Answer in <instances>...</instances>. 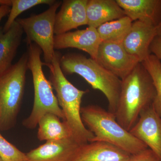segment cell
I'll list each match as a JSON object with an SVG mask.
<instances>
[{"label":"cell","mask_w":161,"mask_h":161,"mask_svg":"<svg viewBox=\"0 0 161 161\" xmlns=\"http://www.w3.org/2000/svg\"><path fill=\"white\" fill-rule=\"evenodd\" d=\"M10 8L9 17L4 27L3 31H8L17 18L23 12L28 10L35 6L42 4H46L52 6L56 2L54 0H10Z\"/></svg>","instance_id":"21"},{"label":"cell","mask_w":161,"mask_h":161,"mask_svg":"<svg viewBox=\"0 0 161 161\" xmlns=\"http://www.w3.org/2000/svg\"><path fill=\"white\" fill-rule=\"evenodd\" d=\"M10 7L7 6H0V22L4 17L9 14Z\"/></svg>","instance_id":"25"},{"label":"cell","mask_w":161,"mask_h":161,"mask_svg":"<svg viewBox=\"0 0 161 161\" xmlns=\"http://www.w3.org/2000/svg\"><path fill=\"white\" fill-rule=\"evenodd\" d=\"M130 132L161 160V117L151 106L141 113Z\"/></svg>","instance_id":"9"},{"label":"cell","mask_w":161,"mask_h":161,"mask_svg":"<svg viewBox=\"0 0 161 161\" xmlns=\"http://www.w3.org/2000/svg\"><path fill=\"white\" fill-rule=\"evenodd\" d=\"M37 137L40 141H55L72 137L68 127L54 114L43 115L38 123Z\"/></svg>","instance_id":"18"},{"label":"cell","mask_w":161,"mask_h":161,"mask_svg":"<svg viewBox=\"0 0 161 161\" xmlns=\"http://www.w3.org/2000/svg\"><path fill=\"white\" fill-rule=\"evenodd\" d=\"M128 161H161V159L149 148L130 155Z\"/></svg>","instance_id":"23"},{"label":"cell","mask_w":161,"mask_h":161,"mask_svg":"<svg viewBox=\"0 0 161 161\" xmlns=\"http://www.w3.org/2000/svg\"><path fill=\"white\" fill-rule=\"evenodd\" d=\"M79 145L72 137L47 141L26 155L28 161H67Z\"/></svg>","instance_id":"15"},{"label":"cell","mask_w":161,"mask_h":161,"mask_svg":"<svg viewBox=\"0 0 161 161\" xmlns=\"http://www.w3.org/2000/svg\"><path fill=\"white\" fill-rule=\"evenodd\" d=\"M0 114H1V113H0Z\"/></svg>","instance_id":"28"},{"label":"cell","mask_w":161,"mask_h":161,"mask_svg":"<svg viewBox=\"0 0 161 161\" xmlns=\"http://www.w3.org/2000/svg\"><path fill=\"white\" fill-rule=\"evenodd\" d=\"M28 56L24 53L19 60L0 75V130L11 129L16 121L23 100Z\"/></svg>","instance_id":"6"},{"label":"cell","mask_w":161,"mask_h":161,"mask_svg":"<svg viewBox=\"0 0 161 161\" xmlns=\"http://www.w3.org/2000/svg\"><path fill=\"white\" fill-rule=\"evenodd\" d=\"M157 36L161 39V19L156 26Z\"/></svg>","instance_id":"26"},{"label":"cell","mask_w":161,"mask_h":161,"mask_svg":"<svg viewBox=\"0 0 161 161\" xmlns=\"http://www.w3.org/2000/svg\"><path fill=\"white\" fill-rule=\"evenodd\" d=\"M132 22L139 21L156 26L161 19V0H116Z\"/></svg>","instance_id":"14"},{"label":"cell","mask_w":161,"mask_h":161,"mask_svg":"<svg viewBox=\"0 0 161 161\" xmlns=\"http://www.w3.org/2000/svg\"><path fill=\"white\" fill-rule=\"evenodd\" d=\"M60 66L64 75H79L93 89L102 92L108 103V111L115 114L121 86L120 79L95 60L80 54L61 56Z\"/></svg>","instance_id":"4"},{"label":"cell","mask_w":161,"mask_h":161,"mask_svg":"<svg viewBox=\"0 0 161 161\" xmlns=\"http://www.w3.org/2000/svg\"><path fill=\"white\" fill-rule=\"evenodd\" d=\"M28 69L32 75L34 100L30 115L23 121L24 126L34 129L37 126L40 119L47 114L57 115L64 120V116L57 97L53 92V86L43 73L41 60L42 52L34 43L27 44Z\"/></svg>","instance_id":"5"},{"label":"cell","mask_w":161,"mask_h":161,"mask_svg":"<svg viewBox=\"0 0 161 161\" xmlns=\"http://www.w3.org/2000/svg\"><path fill=\"white\" fill-rule=\"evenodd\" d=\"M142 63L151 76L155 87L156 95L153 108L161 117V61L155 55L150 54Z\"/></svg>","instance_id":"20"},{"label":"cell","mask_w":161,"mask_h":161,"mask_svg":"<svg viewBox=\"0 0 161 161\" xmlns=\"http://www.w3.org/2000/svg\"><path fill=\"white\" fill-rule=\"evenodd\" d=\"M156 95L151 76L142 63L126 78L121 86L115 113L118 123L130 131L141 113L152 105Z\"/></svg>","instance_id":"1"},{"label":"cell","mask_w":161,"mask_h":161,"mask_svg":"<svg viewBox=\"0 0 161 161\" xmlns=\"http://www.w3.org/2000/svg\"><path fill=\"white\" fill-rule=\"evenodd\" d=\"M23 32L16 20L6 32L0 27V75L12 65V62L21 43Z\"/></svg>","instance_id":"17"},{"label":"cell","mask_w":161,"mask_h":161,"mask_svg":"<svg viewBox=\"0 0 161 161\" xmlns=\"http://www.w3.org/2000/svg\"><path fill=\"white\" fill-rule=\"evenodd\" d=\"M0 157L3 161H28L26 153L6 140L0 133Z\"/></svg>","instance_id":"22"},{"label":"cell","mask_w":161,"mask_h":161,"mask_svg":"<svg viewBox=\"0 0 161 161\" xmlns=\"http://www.w3.org/2000/svg\"><path fill=\"white\" fill-rule=\"evenodd\" d=\"M0 161H3V159L1 158V157H0Z\"/></svg>","instance_id":"27"},{"label":"cell","mask_w":161,"mask_h":161,"mask_svg":"<svg viewBox=\"0 0 161 161\" xmlns=\"http://www.w3.org/2000/svg\"><path fill=\"white\" fill-rule=\"evenodd\" d=\"M61 4V1H56L47 10L40 14L16 20L26 33L27 45L34 43L42 50L44 64L51 63L53 58L55 18L57 9Z\"/></svg>","instance_id":"7"},{"label":"cell","mask_w":161,"mask_h":161,"mask_svg":"<svg viewBox=\"0 0 161 161\" xmlns=\"http://www.w3.org/2000/svg\"><path fill=\"white\" fill-rule=\"evenodd\" d=\"M150 52L161 61V39L158 37L157 36L151 43Z\"/></svg>","instance_id":"24"},{"label":"cell","mask_w":161,"mask_h":161,"mask_svg":"<svg viewBox=\"0 0 161 161\" xmlns=\"http://www.w3.org/2000/svg\"><path fill=\"white\" fill-rule=\"evenodd\" d=\"M101 42L97 29L88 26L85 29L55 35L54 48H76L86 52L92 59L95 60Z\"/></svg>","instance_id":"11"},{"label":"cell","mask_w":161,"mask_h":161,"mask_svg":"<svg viewBox=\"0 0 161 161\" xmlns=\"http://www.w3.org/2000/svg\"><path fill=\"white\" fill-rule=\"evenodd\" d=\"M132 23V20L125 16L104 23L97 28V31L102 42L122 43L131 29Z\"/></svg>","instance_id":"19"},{"label":"cell","mask_w":161,"mask_h":161,"mask_svg":"<svg viewBox=\"0 0 161 161\" xmlns=\"http://www.w3.org/2000/svg\"><path fill=\"white\" fill-rule=\"evenodd\" d=\"M80 114L84 125L94 134L92 142L108 143L130 155L149 148L118 123L114 113L99 106L82 107Z\"/></svg>","instance_id":"3"},{"label":"cell","mask_w":161,"mask_h":161,"mask_svg":"<svg viewBox=\"0 0 161 161\" xmlns=\"http://www.w3.org/2000/svg\"><path fill=\"white\" fill-rule=\"evenodd\" d=\"M95 60L121 80L126 78L141 63L126 51L122 43L111 42H101Z\"/></svg>","instance_id":"8"},{"label":"cell","mask_w":161,"mask_h":161,"mask_svg":"<svg viewBox=\"0 0 161 161\" xmlns=\"http://www.w3.org/2000/svg\"><path fill=\"white\" fill-rule=\"evenodd\" d=\"M130 154L105 142H90L80 145L67 161H128Z\"/></svg>","instance_id":"12"},{"label":"cell","mask_w":161,"mask_h":161,"mask_svg":"<svg viewBox=\"0 0 161 161\" xmlns=\"http://www.w3.org/2000/svg\"><path fill=\"white\" fill-rule=\"evenodd\" d=\"M88 0H64L56 15L54 33L62 34L87 25L86 6Z\"/></svg>","instance_id":"13"},{"label":"cell","mask_w":161,"mask_h":161,"mask_svg":"<svg viewBox=\"0 0 161 161\" xmlns=\"http://www.w3.org/2000/svg\"><path fill=\"white\" fill-rule=\"evenodd\" d=\"M157 36L156 26L139 21H134L122 44L130 55L142 63L151 54L150 45Z\"/></svg>","instance_id":"10"},{"label":"cell","mask_w":161,"mask_h":161,"mask_svg":"<svg viewBox=\"0 0 161 161\" xmlns=\"http://www.w3.org/2000/svg\"><path fill=\"white\" fill-rule=\"evenodd\" d=\"M86 15L88 26L96 29L104 23L125 16L116 0H88Z\"/></svg>","instance_id":"16"},{"label":"cell","mask_w":161,"mask_h":161,"mask_svg":"<svg viewBox=\"0 0 161 161\" xmlns=\"http://www.w3.org/2000/svg\"><path fill=\"white\" fill-rule=\"evenodd\" d=\"M61 54L55 51L50 64H44L49 68L50 81L56 91L58 103L64 116V121L70 130L72 138L80 145L92 142L94 135L84 125L80 110L81 101L87 91L76 87L66 78L60 66Z\"/></svg>","instance_id":"2"}]
</instances>
